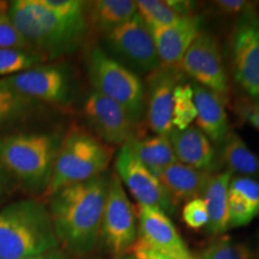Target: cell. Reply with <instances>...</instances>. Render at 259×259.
Returning <instances> with one entry per match:
<instances>
[{
	"label": "cell",
	"mask_w": 259,
	"mask_h": 259,
	"mask_svg": "<svg viewBox=\"0 0 259 259\" xmlns=\"http://www.w3.org/2000/svg\"><path fill=\"white\" fill-rule=\"evenodd\" d=\"M111 176V171H106L63 187L47 198L57 240L73 259L93 255L99 246Z\"/></svg>",
	"instance_id": "1"
},
{
	"label": "cell",
	"mask_w": 259,
	"mask_h": 259,
	"mask_svg": "<svg viewBox=\"0 0 259 259\" xmlns=\"http://www.w3.org/2000/svg\"><path fill=\"white\" fill-rule=\"evenodd\" d=\"M65 132L24 127L0 134V170L19 192L41 198L50 186Z\"/></svg>",
	"instance_id": "2"
},
{
	"label": "cell",
	"mask_w": 259,
	"mask_h": 259,
	"mask_svg": "<svg viewBox=\"0 0 259 259\" xmlns=\"http://www.w3.org/2000/svg\"><path fill=\"white\" fill-rule=\"evenodd\" d=\"M9 15L30 50L45 61H56L79 51L89 36L87 16L61 17L38 0L9 2Z\"/></svg>",
	"instance_id": "3"
},
{
	"label": "cell",
	"mask_w": 259,
	"mask_h": 259,
	"mask_svg": "<svg viewBox=\"0 0 259 259\" xmlns=\"http://www.w3.org/2000/svg\"><path fill=\"white\" fill-rule=\"evenodd\" d=\"M58 247L44 199L27 197L0 206V259H25Z\"/></svg>",
	"instance_id": "4"
},
{
	"label": "cell",
	"mask_w": 259,
	"mask_h": 259,
	"mask_svg": "<svg viewBox=\"0 0 259 259\" xmlns=\"http://www.w3.org/2000/svg\"><path fill=\"white\" fill-rule=\"evenodd\" d=\"M113 149L102 143L87 128L72 125L65 131L54 162L45 198L63 187L79 184L108 171Z\"/></svg>",
	"instance_id": "5"
},
{
	"label": "cell",
	"mask_w": 259,
	"mask_h": 259,
	"mask_svg": "<svg viewBox=\"0 0 259 259\" xmlns=\"http://www.w3.org/2000/svg\"><path fill=\"white\" fill-rule=\"evenodd\" d=\"M85 69L92 90L120 105L137 126L145 120V87L141 77L112 59L100 45L87 54Z\"/></svg>",
	"instance_id": "6"
},
{
	"label": "cell",
	"mask_w": 259,
	"mask_h": 259,
	"mask_svg": "<svg viewBox=\"0 0 259 259\" xmlns=\"http://www.w3.org/2000/svg\"><path fill=\"white\" fill-rule=\"evenodd\" d=\"M100 47L112 59L141 78L161 67L150 29L138 14L120 27L103 35Z\"/></svg>",
	"instance_id": "7"
},
{
	"label": "cell",
	"mask_w": 259,
	"mask_h": 259,
	"mask_svg": "<svg viewBox=\"0 0 259 259\" xmlns=\"http://www.w3.org/2000/svg\"><path fill=\"white\" fill-rule=\"evenodd\" d=\"M5 79L23 95L54 108L72 106L79 92L72 67L60 63L40 64Z\"/></svg>",
	"instance_id": "8"
},
{
	"label": "cell",
	"mask_w": 259,
	"mask_h": 259,
	"mask_svg": "<svg viewBox=\"0 0 259 259\" xmlns=\"http://www.w3.org/2000/svg\"><path fill=\"white\" fill-rule=\"evenodd\" d=\"M138 240L136 212L120 179L112 173L103 210L100 242L103 251L112 259L130 254Z\"/></svg>",
	"instance_id": "9"
},
{
	"label": "cell",
	"mask_w": 259,
	"mask_h": 259,
	"mask_svg": "<svg viewBox=\"0 0 259 259\" xmlns=\"http://www.w3.org/2000/svg\"><path fill=\"white\" fill-rule=\"evenodd\" d=\"M232 67L245 96L259 102V11L251 4L236 18L232 32Z\"/></svg>",
	"instance_id": "10"
},
{
	"label": "cell",
	"mask_w": 259,
	"mask_h": 259,
	"mask_svg": "<svg viewBox=\"0 0 259 259\" xmlns=\"http://www.w3.org/2000/svg\"><path fill=\"white\" fill-rule=\"evenodd\" d=\"M181 72L192 82L211 90L223 100L229 94L227 74L220 44L211 32L200 30L179 65Z\"/></svg>",
	"instance_id": "11"
},
{
	"label": "cell",
	"mask_w": 259,
	"mask_h": 259,
	"mask_svg": "<svg viewBox=\"0 0 259 259\" xmlns=\"http://www.w3.org/2000/svg\"><path fill=\"white\" fill-rule=\"evenodd\" d=\"M87 130L108 147H122L136 135L137 125L120 105L90 90L82 103Z\"/></svg>",
	"instance_id": "12"
},
{
	"label": "cell",
	"mask_w": 259,
	"mask_h": 259,
	"mask_svg": "<svg viewBox=\"0 0 259 259\" xmlns=\"http://www.w3.org/2000/svg\"><path fill=\"white\" fill-rule=\"evenodd\" d=\"M114 173L127 187L138 205L160 209L168 216H176L178 208L171 202L161 181L131 153L127 145L119 149L114 161Z\"/></svg>",
	"instance_id": "13"
},
{
	"label": "cell",
	"mask_w": 259,
	"mask_h": 259,
	"mask_svg": "<svg viewBox=\"0 0 259 259\" xmlns=\"http://www.w3.org/2000/svg\"><path fill=\"white\" fill-rule=\"evenodd\" d=\"M184 73L179 67L161 66L147 76L145 87V121L154 135L169 136L173 131L174 90L183 82Z\"/></svg>",
	"instance_id": "14"
},
{
	"label": "cell",
	"mask_w": 259,
	"mask_h": 259,
	"mask_svg": "<svg viewBox=\"0 0 259 259\" xmlns=\"http://www.w3.org/2000/svg\"><path fill=\"white\" fill-rule=\"evenodd\" d=\"M138 241L174 259H194L167 213L138 205Z\"/></svg>",
	"instance_id": "15"
},
{
	"label": "cell",
	"mask_w": 259,
	"mask_h": 259,
	"mask_svg": "<svg viewBox=\"0 0 259 259\" xmlns=\"http://www.w3.org/2000/svg\"><path fill=\"white\" fill-rule=\"evenodd\" d=\"M202 30V17L198 15L181 17L176 23L150 29L161 66L179 67L194 38Z\"/></svg>",
	"instance_id": "16"
},
{
	"label": "cell",
	"mask_w": 259,
	"mask_h": 259,
	"mask_svg": "<svg viewBox=\"0 0 259 259\" xmlns=\"http://www.w3.org/2000/svg\"><path fill=\"white\" fill-rule=\"evenodd\" d=\"M169 141L178 162L196 169L212 173L216 169V153L210 139L196 126L173 130Z\"/></svg>",
	"instance_id": "17"
},
{
	"label": "cell",
	"mask_w": 259,
	"mask_h": 259,
	"mask_svg": "<svg viewBox=\"0 0 259 259\" xmlns=\"http://www.w3.org/2000/svg\"><path fill=\"white\" fill-rule=\"evenodd\" d=\"M190 84L197 109L196 127H198L210 142L220 145L231 131L223 99L192 80Z\"/></svg>",
	"instance_id": "18"
},
{
	"label": "cell",
	"mask_w": 259,
	"mask_h": 259,
	"mask_svg": "<svg viewBox=\"0 0 259 259\" xmlns=\"http://www.w3.org/2000/svg\"><path fill=\"white\" fill-rule=\"evenodd\" d=\"M46 109V106L19 93L5 78H0V134L28 126Z\"/></svg>",
	"instance_id": "19"
},
{
	"label": "cell",
	"mask_w": 259,
	"mask_h": 259,
	"mask_svg": "<svg viewBox=\"0 0 259 259\" xmlns=\"http://www.w3.org/2000/svg\"><path fill=\"white\" fill-rule=\"evenodd\" d=\"M211 174L176 162L162 170L157 178L178 208L180 204L200 198Z\"/></svg>",
	"instance_id": "20"
},
{
	"label": "cell",
	"mask_w": 259,
	"mask_h": 259,
	"mask_svg": "<svg viewBox=\"0 0 259 259\" xmlns=\"http://www.w3.org/2000/svg\"><path fill=\"white\" fill-rule=\"evenodd\" d=\"M137 14V3L132 0H94L87 2L85 16L90 32L101 36L126 23Z\"/></svg>",
	"instance_id": "21"
},
{
	"label": "cell",
	"mask_w": 259,
	"mask_h": 259,
	"mask_svg": "<svg viewBox=\"0 0 259 259\" xmlns=\"http://www.w3.org/2000/svg\"><path fill=\"white\" fill-rule=\"evenodd\" d=\"M232 177L228 170L212 173L200 197L208 210L206 229L213 235L223 234L228 229V192Z\"/></svg>",
	"instance_id": "22"
},
{
	"label": "cell",
	"mask_w": 259,
	"mask_h": 259,
	"mask_svg": "<svg viewBox=\"0 0 259 259\" xmlns=\"http://www.w3.org/2000/svg\"><path fill=\"white\" fill-rule=\"evenodd\" d=\"M125 145L154 176L158 177L162 170L178 162L169 137L161 135H136Z\"/></svg>",
	"instance_id": "23"
},
{
	"label": "cell",
	"mask_w": 259,
	"mask_h": 259,
	"mask_svg": "<svg viewBox=\"0 0 259 259\" xmlns=\"http://www.w3.org/2000/svg\"><path fill=\"white\" fill-rule=\"evenodd\" d=\"M221 161L232 176L259 179V157L236 132L229 131L221 144Z\"/></svg>",
	"instance_id": "24"
},
{
	"label": "cell",
	"mask_w": 259,
	"mask_h": 259,
	"mask_svg": "<svg viewBox=\"0 0 259 259\" xmlns=\"http://www.w3.org/2000/svg\"><path fill=\"white\" fill-rule=\"evenodd\" d=\"M197 109L194 105L193 92L190 83L180 82L174 90L171 125L173 130H185L196 121Z\"/></svg>",
	"instance_id": "25"
},
{
	"label": "cell",
	"mask_w": 259,
	"mask_h": 259,
	"mask_svg": "<svg viewBox=\"0 0 259 259\" xmlns=\"http://www.w3.org/2000/svg\"><path fill=\"white\" fill-rule=\"evenodd\" d=\"M46 61L31 51L0 48V78H10Z\"/></svg>",
	"instance_id": "26"
},
{
	"label": "cell",
	"mask_w": 259,
	"mask_h": 259,
	"mask_svg": "<svg viewBox=\"0 0 259 259\" xmlns=\"http://www.w3.org/2000/svg\"><path fill=\"white\" fill-rule=\"evenodd\" d=\"M137 14L141 16L149 29L167 27L181 18L166 2L161 0H138Z\"/></svg>",
	"instance_id": "27"
},
{
	"label": "cell",
	"mask_w": 259,
	"mask_h": 259,
	"mask_svg": "<svg viewBox=\"0 0 259 259\" xmlns=\"http://www.w3.org/2000/svg\"><path fill=\"white\" fill-rule=\"evenodd\" d=\"M194 259H254V255L247 245L223 235L210 242Z\"/></svg>",
	"instance_id": "28"
},
{
	"label": "cell",
	"mask_w": 259,
	"mask_h": 259,
	"mask_svg": "<svg viewBox=\"0 0 259 259\" xmlns=\"http://www.w3.org/2000/svg\"><path fill=\"white\" fill-rule=\"evenodd\" d=\"M0 48L31 51L10 17L9 2H0Z\"/></svg>",
	"instance_id": "29"
},
{
	"label": "cell",
	"mask_w": 259,
	"mask_h": 259,
	"mask_svg": "<svg viewBox=\"0 0 259 259\" xmlns=\"http://www.w3.org/2000/svg\"><path fill=\"white\" fill-rule=\"evenodd\" d=\"M257 215L246 200L228 192V229L248 225Z\"/></svg>",
	"instance_id": "30"
},
{
	"label": "cell",
	"mask_w": 259,
	"mask_h": 259,
	"mask_svg": "<svg viewBox=\"0 0 259 259\" xmlns=\"http://www.w3.org/2000/svg\"><path fill=\"white\" fill-rule=\"evenodd\" d=\"M229 192L241 197L259 213V180L250 177H232Z\"/></svg>",
	"instance_id": "31"
},
{
	"label": "cell",
	"mask_w": 259,
	"mask_h": 259,
	"mask_svg": "<svg viewBox=\"0 0 259 259\" xmlns=\"http://www.w3.org/2000/svg\"><path fill=\"white\" fill-rule=\"evenodd\" d=\"M183 220L191 229L198 231L206 227L209 221L208 210L202 198H194L185 203L183 208Z\"/></svg>",
	"instance_id": "32"
},
{
	"label": "cell",
	"mask_w": 259,
	"mask_h": 259,
	"mask_svg": "<svg viewBox=\"0 0 259 259\" xmlns=\"http://www.w3.org/2000/svg\"><path fill=\"white\" fill-rule=\"evenodd\" d=\"M45 8L61 17H82L85 16L87 2L80 0H38Z\"/></svg>",
	"instance_id": "33"
},
{
	"label": "cell",
	"mask_w": 259,
	"mask_h": 259,
	"mask_svg": "<svg viewBox=\"0 0 259 259\" xmlns=\"http://www.w3.org/2000/svg\"><path fill=\"white\" fill-rule=\"evenodd\" d=\"M235 111L244 120L250 122L259 131V102L250 100L248 97L238 100Z\"/></svg>",
	"instance_id": "34"
},
{
	"label": "cell",
	"mask_w": 259,
	"mask_h": 259,
	"mask_svg": "<svg viewBox=\"0 0 259 259\" xmlns=\"http://www.w3.org/2000/svg\"><path fill=\"white\" fill-rule=\"evenodd\" d=\"M252 3L245 2V0H220L216 2V8L220 10L222 15L236 16V18L240 16Z\"/></svg>",
	"instance_id": "35"
},
{
	"label": "cell",
	"mask_w": 259,
	"mask_h": 259,
	"mask_svg": "<svg viewBox=\"0 0 259 259\" xmlns=\"http://www.w3.org/2000/svg\"><path fill=\"white\" fill-rule=\"evenodd\" d=\"M132 255L137 259H174L169 257V255H166L161 252H157L153 250V248L148 247L147 245L142 244L141 241L136 242L134 248L131 251Z\"/></svg>",
	"instance_id": "36"
},
{
	"label": "cell",
	"mask_w": 259,
	"mask_h": 259,
	"mask_svg": "<svg viewBox=\"0 0 259 259\" xmlns=\"http://www.w3.org/2000/svg\"><path fill=\"white\" fill-rule=\"evenodd\" d=\"M16 192H18L16 186L11 183V180L0 170V206L9 203L11 197L14 196Z\"/></svg>",
	"instance_id": "37"
},
{
	"label": "cell",
	"mask_w": 259,
	"mask_h": 259,
	"mask_svg": "<svg viewBox=\"0 0 259 259\" xmlns=\"http://www.w3.org/2000/svg\"><path fill=\"white\" fill-rule=\"evenodd\" d=\"M25 259H73L71 255L65 252L61 247H58L56 250H52L48 252H45V253L32 255V257L25 258Z\"/></svg>",
	"instance_id": "38"
},
{
	"label": "cell",
	"mask_w": 259,
	"mask_h": 259,
	"mask_svg": "<svg viewBox=\"0 0 259 259\" xmlns=\"http://www.w3.org/2000/svg\"><path fill=\"white\" fill-rule=\"evenodd\" d=\"M80 259H101V258L96 257V255H89V257H85V258H80Z\"/></svg>",
	"instance_id": "39"
},
{
	"label": "cell",
	"mask_w": 259,
	"mask_h": 259,
	"mask_svg": "<svg viewBox=\"0 0 259 259\" xmlns=\"http://www.w3.org/2000/svg\"><path fill=\"white\" fill-rule=\"evenodd\" d=\"M121 259H137V258H135L132 254H127V255H125V257L121 258Z\"/></svg>",
	"instance_id": "40"
},
{
	"label": "cell",
	"mask_w": 259,
	"mask_h": 259,
	"mask_svg": "<svg viewBox=\"0 0 259 259\" xmlns=\"http://www.w3.org/2000/svg\"><path fill=\"white\" fill-rule=\"evenodd\" d=\"M254 259H259V250H258V255L257 257H254Z\"/></svg>",
	"instance_id": "41"
}]
</instances>
